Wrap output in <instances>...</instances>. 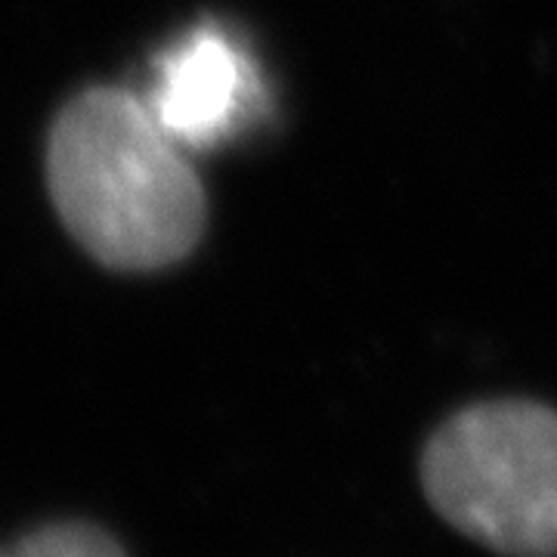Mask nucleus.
I'll use <instances>...</instances> for the list:
<instances>
[{
    "mask_svg": "<svg viewBox=\"0 0 557 557\" xmlns=\"http://www.w3.org/2000/svg\"><path fill=\"white\" fill-rule=\"evenodd\" d=\"M424 498L502 557H557V412L533 399L458 409L418 461Z\"/></svg>",
    "mask_w": 557,
    "mask_h": 557,
    "instance_id": "obj_2",
    "label": "nucleus"
},
{
    "mask_svg": "<svg viewBox=\"0 0 557 557\" xmlns=\"http://www.w3.org/2000/svg\"><path fill=\"white\" fill-rule=\"evenodd\" d=\"M0 557H127L115 539L94 523L60 520L0 545Z\"/></svg>",
    "mask_w": 557,
    "mask_h": 557,
    "instance_id": "obj_4",
    "label": "nucleus"
},
{
    "mask_svg": "<svg viewBox=\"0 0 557 557\" xmlns=\"http://www.w3.org/2000/svg\"><path fill=\"white\" fill-rule=\"evenodd\" d=\"M143 102L186 152L214 149L263 112V84L239 40L205 22L161 53Z\"/></svg>",
    "mask_w": 557,
    "mask_h": 557,
    "instance_id": "obj_3",
    "label": "nucleus"
},
{
    "mask_svg": "<svg viewBox=\"0 0 557 557\" xmlns=\"http://www.w3.org/2000/svg\"><path fill=\"white\" fill-rule=\"evenodd\" d=\"M47 183L65 230L112 270H164L205 233L208 201L186 149L127 90H84L62 109Z\"/></svg>",
    "mask_w": 557,
    "mask_h": 557,
    "instance_id": "obj_1",
    "label": "nucleus"
}]
</instances>
